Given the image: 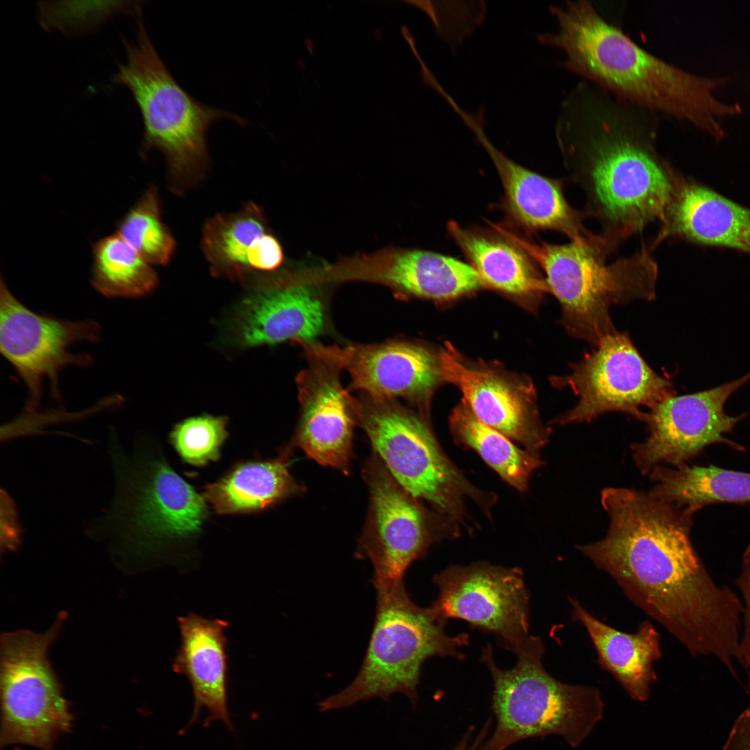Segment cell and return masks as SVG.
<instances>
[{"instance_id":"1","label":"cell","mask_w":750,"mask_h":750,"mask_svg":"<svg viewBox=\"0 0 750 750\" xmlns=\"http://www.w3.org/2000/svg\"><path fill=\"white\" fill-rule=\"evenodd\" d=\"M601 501L606 535L576 549L692 656H712L735 676L742 603L713 581L694 549L693 515L627 488H605Z\"/></svg>"},{"instance_id":"2","label":"cell","mask_w":750,"mask_h":750,"mask_svg":"<svg viewBox=\"0 0 750 750\" xmlns=\"http://www.w3.org/2000/svg\"><path fill=\"white\" fill-rule=\"evenodd\" d=\"M558 30L538 35L565 53L567 66L632 101L691 123L717 142L726 136L722 120L738 116V103L715 96L729 78L704 77L648 53L606 22L586 1L552 7Z\"/></svg>"},{"instance_id":"3","label":"cell","mask_w":750,"mask_h":750,"mask_svg":"<svg viewBox=\"0 0 750 750\" xmlns=\"http://www.w3.org/2000/svg\"><path fill=\"white\" fill-rule=\"evenodd\" d=\"M116 490L110 509L92 528L115 536L133 555L194 564L210 510L170 465L160 447L142 440L131 455L110 443Z\"/></svg>"},{"instance_id":"4","label":"cell","mask_w":750,"mask_h":750,"mask_svg":"<svg viewBox=\"0 0 750 750\" xmlns=\"http://www.w3.org/2000/svg\"><path fill=\"white\" fill-rule=\"evenodd\" d=\"M136 40H126V60L113 79L131 91L142 115V151L158 150L165 157L172 187L183 192L198 183L209 164L207 133L222 119L240 125L245 119L205 105L183 88L153 47L145 28L142 8L135 15Z\"/></svg>"},{"instance_id":"5","label":"cell","mask_w":750,"mask_h":750,"mask_svg":"<svg viewBox=\"0 0 750 750\" xmlns=\"http://www.w3.org/2000/svg\"><path fill=\"white\" fill-rule=\"evenodd\" d=\"M499 231L544 270L568 333L594 347L617 331L609 314L612 303L656 297L658 267L645 248L608 264L606 258L611 249L605 242L537 243L504 227Z\"/></svg>"},{"instance_id":"6","label":"cell","mask_w":750,"mask_h":750,"mask_svg":"<svg viewBox=\"0 0 750 750\" xmlns=\"http://www.w3.org/2000/svg\"><path fill=\"white\" fill-rule=\"evenodd\" d=\"M376 591L374 623L360 669L354 680L318 704L322 712L352 706L375 697L388 701L401 693L413 706L423 662L432 656L465 658L467 633L449 635L446 620L415 604L403 580L373 585Z\"/></svg>"},{"instance_id":"7","label":"cell","mask_w":750,"mask_h":750,"mask_svg":"<svg viewBox=\"0 0 750 750\" xmlns=\"http://www.w3.org/2000/svg\"><path fill=\"white\" fill-rule=\"evenodd\" d=\"M490 644L480 660L490 670L496 719L493 733L481 750H505L526 739L557 735L573 747L579 746L601 719L604 703L600 691L590 686L559 681L543 667L544 647L529 635L513 653L515 665L503 670L496 665Z\"/></svg>"},{"instance_id":"8","label":"cell","mask_w":750,"mask_h":750,"mask_svg":"<svg viewBox=\"0 0 750 750\" xmlns=\"http://www.w3.org/2000/svg\"><path fill=\"white\" fill-rule=\"evenodd\" d=\"M576 150L570 161L572 178L587 197L588 211L603 225L601 235L612 248L651 222L663 223L677 174L651 146L606 131Z\"/></svg>"},{"instance_id":"9","label":"cell","mask_w":750,"mask_h":750,"mask_svg":"<svg viewBox=\"0 0 750 750\" xmlns=\"http://www.w3.org/2000/svg\"><path fill=\"white\" fill-rule=\"evenodd\" d=\"M357 425L365 432L374 453L412 497L427 501L454 523L464 524L467 500L489 514L493 494L472 485L444 453L427 418L397 400L362 394L356 399Z\"/></svg>"},{"instance_id":"10","label":"cell","mask_w":750,"mask_h":750,"mask_svg":"<svg viewBox=\"0 0 750 750\" xmlns=\"http://www.w3.org/2000/svg\"><path fill=\"white\" fill-rule=\"evenodd\" d=\"M63 616L47 632L6 633L1 638V745L52 750L72 715L48 658Z\"/></svg>"},{"instance_id":"11","label":"cell","mask_w":750,"mask_h":750,"mask_svg":"<svg viewBox=\"0 0 750 750\" xmlns=\"http://www.w3.org/2000/svg\"><path fill=\"white\" fill-rule=\"evenodd\" d=\"M362 477L369 505L356 556L372 562V584L403 580L431 544L459 533L457 524L428 510L402 488L376 453L365 462Z\"/></svg>"},{"instance_id":"12","label":"cell","mask_w":750,"mask_h":750,"mask_svg":"<svg viewBox=\"0 0 750 750\" xmlns=\"http://www.w3.org/2000/svg\"><path fill=\"white\" fill-rule=\"evenodd\" d=\"M594 348L572 365L569 374L555 378L556 385L570 388L578 398L556 423L590 422L612 411L644 422V407L649 410L673 395L672 383L647 365L627 333L609 334Z\"/></svg>"},{"instance_id":"13","label":"cell","mask_w":750,"mask_h":750,"mask_svg":"<svg viewBox=\"0 0 750 750\" xmlns=\"http://www.w3.org/2000/svg\"><path fill=\"white\" fill-rule=\"evenodd\" d=\"M100 335V325L94 320L70 321L30 310L1 277L0 350L26 385L28 411L38 407L44 381L50 383L52 395L58 399L60 371L93 362L89 354L72 353L71 349L78 342H95Z\"/></svg>"},{"instance_id":"14","label":"cell","mask_w":750,"mask_h":750,"mask_svg":"<svg viewBox=\"0 0 750 750\" xmlns=\"http://www.w3.org/2000/svg\"><path fill=\"white\" fill-rule=\"evenodd\" d=\"M433 582L439 593L429 608L438 617L462 619L512 652L529 636V595L520 568L486 562L453 565Z\"/></svg>"},{"instance_id":"15","label":"cell","mask_w":750,"mask_h":750,"mask_svg":"<svg viewBox=\"0 0 750 750\" xmlns=\"http://www.w3.org/2000/svg\"><path fill=\"white\" fill-rule=\"evenodd\" d=\"M750 381V372L735 381L692 394L674 396L647 410L644 421L649 436L631 446L636 466L647 474L657 466L681 467L706 447L723 443L736 450L744 448L724 435L731 432L745 414L730 416L726 400Z\"/></svg>"},{"instance_id":"16","label":"cell","mask_w":750,"mask_h":750,"mask_svg":"<svg viewBox=\"0 0 750 750\" xmlns=\"http://www.w3.org/2000/svg\"><path fill=\"white\" fill-rule=\"evenodd\" d=\"M302 347L305 354L347 372L351 390L374 399H404L417 404L425 417L428 397L442 378L438 356L426 347L406 340L343 347L317 342Z\"/></svg>"},{"instance_id":"17","label":"cell","mask_w":750,"mask_h":750,"mask_svg":"<svg viewBox=\"0 0 750 750\" xmlns=\"http://www.w3.org/2000/svg\"><path fill=\"white\" fill-rule=\"evenodd\" d=\"M306 358L308 367L297 377L300 415L288 444L348 475L357 425L356 399L343 388L338 367L316 356Z\"/></svg>"},{"instance_id":"18","label":"cell","mask_w":750,"mask_h":750,"mask_svg":"<svg viewBox=\"0 0 750 750\" xmlns=\"http://www.w3.org/2000/svg\"><path fill=\"white\" fill-rule=\"evenodd\" d=\"M315 288L293 283L283 272L260 280L236 312L238 343L250 347L317 342L328 328V312Z\"/></svg>"},{"instance_id":"19","label":"cell","mask_w":750,"mask_h":750,"mask_svg":"<svg viewBox=\"0 0 750 750\" xmlns=\"http://www.w3.org/2000/svg\"><path fill=\"white\" fill-rule=\"evenodd\" d=\"M438 358L441 377L460 390L478 419L539 456L551 431L540 422L531 388L487 367L467 364L450 345Z\"/></svg>"},{"instance_id":"20","label":"cell","mask_w":750,"mask_h":750,"mask_svg":"<svg viewBox=\"0 0 750 750\" xmlns=\"http://www.w3.org/2000/svg\"><path fill=\"white\" fill-rule=\"evenodd\" d=\"M345 276L349 281L385 286L399 298L449 300L485 286L469 264L436 252L397 247L350 257Z\"/></svg>"},{"instance_id":"21","label":"cell","mask_w":750,"mask_h":750,"mask_svg":"<svg viewBox=\"0 0 750 750\" xmlns=\"http://www.w3.org/2000/svg\"><path fill=\"white\" fill-rule=\"evenodd\" d=\"M456 113L493 162L503 188L505 210L516 224L531 231H556L578 243L600 240L583 226L579 214L565 199L560 181L517 164L492 144L483 129V111L475 115L459 108Z\"/></svg>"},{"instance_id":"22","label":"cell","mask_w":750,"mask_h":750,"mask_svg":"<svg viewBox=\"0 0 750 750\" xmlns=\"http://www.w3.org/2000/svg\"><path fill=\"white\" fill-rule=\"evenodd\" d=\"M177 621L181 642L172 670L184 675L192 688L194 704L187 727L198 722L205 710V726L217 721L233 731L228 708V640L225 635L229 622L192 612Z\"/></svg>"},{"instance_id":"23","label":"cell","mask_w":750,"mask_h":750,"mask_svg":"<svg viewBox=\"0 0 750 750\" xmlns=\"http://www.w3.org/2000/svg\"><path fill=\"white\" fill-rule=\"evenodd\" d=\"M669 236L750 253V210L677 175L657 242Z\"/></svg>"},{"instance_id":"24","label":"cell","mask_w":750,"mask_h":750,"mask_svg":"<svg viewBox=\"0 0 750 750\" xmlns=\"http://www.w3.org/2000/svg\"><path fill=\"white\" fill-rule=\"evenodd\" d=\"M568 599L572 620L585 626L600 667L610 672L633 699L646 701L651 685L657 679L653 663L662 657L660 637L653 625L644 620L635 633L622 632L597 619L576 599Z\"/></svg>"},{"instance_id":"25","label":"cell","mask_w":750,"mask_h":750,"mask_svg":"<svg viewBox=\"0 0 750 750\" xmlns=\"http://www.w3.org/2000/svg\"><path fill=\"white\" fill-rule=\"evenodd\" d=\"M292 448L288 444L269 460H249L231 467L202 495L219 515L257 512L305 493V486L290 471Z\"/></svg>"},{"instance_id":"26","label":"cell","mask_w":750,"mask_h":750,"mask_svg":"<svg viewBox=\"0 0 750 750\" xmlns=\"http://www.w3.org/2000/svg\"><path fill=\"white\" fill-rule=\"evenodd\" d=\"M447 229L484 285L517 297H535L549 291L535 262L496 229L463 227L455 222H449Z\"/></svg>"},{"instance_id":"27","label":"cell","mask_w":750,"mask_h":750,"mask_svg":"<svg viewBox=\"0 0 750 750\" xmlns=\"http://www.w3.org/2000/svg\"><path fill=\"white\" fill-rule=\"evenodd\" d=\"M270 234L261 210L249 203L239 211L210 218L203 229L201 247L213 274L243 278L260 272Z\"/></svg>"},{"instance_id":"28","label":"cell","mask_w":750,"mask_h":750,"mask_svg":"<svg viewBox=\"0 0 750 750\" xmlns=\"http://www.w3.org/2000/svg\"><path fill=\"white\" fill-rule=\"evenodd\" d=\"M656 485L653 497L674 504L694 515L718 503H750V473L716 466L670 468L657 466L649 474Z\"/></svg>"},{"instance_id":"29","label":"cell","mask_w":750,"mask_h":750,"mask_svg":"<svg viewBox=\"0 0 750 750\" xmlns=\"http://www.w3.org/2000/svg\"><path fill=\"white\" fill-rule=\"evenodd\" d=\"M450 428L458 444L476 451L520 492L527 490L531 474L544 465L539 456L519 449L505 435L478 419L465 401L453 410Z\"/></svg>"},{"instance_id":"30","label":"cell","mask_w":750,"mask_h":750,"mask_svg":"<svg viewBox=\"0 0 750 750\" xmlns=\"http://www.w3.org/2000/svg\"><path fill=\"white\" fill-rule=\"evenodd\" d=\"M158 276L152 265L116 232L92 245L90 282L110 298H136L151 292Z\"/></svg>"},{"instance_id":"31","label":"cell","mask_w":750,"mask_h":750,"mask_svg":"<svg viewBox=\"0 0 750 750\" xmlns=\"http://www.w3.org/2000/svg\"><path fill=\"white\" fill-rule=\"evenodd\" d=\"M116 233L151 265H165L175 240L163 223L158 192L150 185L117 224Z\"/></svg>"},{"instance_id":"32","label":"cell","mask_w":750,"mask_h":750,"mask_svg":"<svg viewBox=\"0 0 750 750\" xmlns=\"http://www.w3.org/2000/svg\"><path fill=\"white\" fill-rule=\"evenodd\" d=\"M140 6L133 1L40 2L38 16L46 30L79 33L94 30L116 15H135Z\"/></svg>"},{"instance_id":"33","label":"cell","mask_w":750,"mask_h":750,"mask_svg":"<svg viewBox=\"0 0 750 750\" xmlns=\"http://www.w3.org/2000/svg\"><path fill=\"white\" fill-rule=\"evenodd\" d=\"M228 418L203 415L188 417L176 424L169 441L181 459L195 467H204L218 460L226 440Z\"/></svg>"},{"instance_id":"34","label":"cell","mask_w":750,"mask_h":750,"mask_svg":"<svg viewBox=\"0 0 750 750\" xmlns=\"http://www.w3.org/2000/svg\"><path fill=\"white\" fill-rule=\"evenodd\" d=\"M736 585L742 597L743 633L740 637L742 666L747 672L750 688V538L742 554L740 572Z\"/></svg>"},{"instance_id":"35","label":"cell","mask_w":750,"mask_h":750,"mask_svg":"<svg viewBox=\"0 0 750 750\" xmlns=\"http://www.w3.org/2000/svg\"><path fill=\"white\" fill-rule=\"evenodd\" d=\"M722 750H750V708L735 720Z\"/></svg>"},{"instance_id":"36","label":"cell","mask_w":750,"mask_h":750,"mask_svg":"<svg viewBox=\"0 0 750 750\" xmlns=\"http://www.w3.org/2000/svg\"><path fill=\"white\" fill-rule=\"evenodd\" d=\"M490 724L491 719L486 722L476 735H474V728H469L460 741L451 750H481V746L485 740Z\"/></svg>"}]
</instances>
